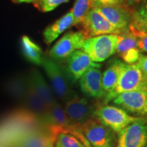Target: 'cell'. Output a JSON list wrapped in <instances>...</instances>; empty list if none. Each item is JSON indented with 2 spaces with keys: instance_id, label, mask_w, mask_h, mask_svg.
Masks as SVG:
<instances>
[{
  "instance_id": "cell-21",
  "label": "cell",
  "mask_w": 147,
  "mask_h": 147,
  "mask_svg": "<svg viewBox=\"0 0 147 147\" xmlns=\"http://www.w3.org/2000/svg\"><path fill=\"white\" fill-rule=\"evenodd\" d=\"M128 29L131 32H147V0H143L138 8L134 11Z\"/></svg>"
},
{
  "instance_id": "cell-1",
  "label": "cell",
  "mask_w": 147,
  "mask_h": 147,
  "mask_svg": "<svg viewBox=\"0 0 147 147\" xmlns=\"http://www.w3.org/2000/svg\"><path fill=\"white\" fill-rule=\"evenodd\" d=\"M40 119L44 127L57 136L60 133L69 134L80 140L87 147H91L82 134L80 127L69 120L64 108L59 102H55Z\"/></svg>"
},
{
  "instance_id": "cell-3",
  "label": "cell",
  "mask_w": 147,
  "mask_h": 147,
  "mask_svg": "<svg viewBox=\"0 0 147 147\" xmlns=\"http://www.w3.org/2000/svg\"><path fill=\"white\" fill-rule=\"evenodd\" d=\"M147 89V77L143 74L138 63H125L115 89L105 96L104 104L125 92Z\"/></svg>"
},
{
  "instance_id": "cell-9",
  "label": "cell",
  "mask_w": 147,
  "mask_h": 147,
  "mask_svg": "<svg viewBox=\"0 0 147 147\" xmlns=\"http://www.w3.org/2000/svg\"><path fill=\"white\" fill-rule=\"evenodd\" d=\"M86 39L81 31L68 32L56 42L49 53V57L55 61L66 59L71 53L81 49Z\"/></svg>"
},
{
  "instance_id": "cell-30",
  "label": "cell",
  "mask_w": 147,
  "mask_h": 147,
  "mask_svg": "<svg viewBox=\"0 0 147 147\" xmlns=\"http://www.w3.org/2000/svg\"><path fill=\"white\" fill-rule=\"evenodd\" d=\"M142 1L143 0H123V4L134 12L137 8V7L141 4Z\"/></svg>"
},
{
  "instance_id": "cell-16",
  "label": "cell",
  "mask_w": 147,
  "mask_h": 147,
  "mask_svg": "<svg viewBox=\"0 0 147 147\" xmlns=\"http://www.w3.org/2000/svg\"><path fill=\"white\" fill-rule=\"evenodd\" d=\"M28 79L37 93L43 100L47 109L50 108L55 102H57L51 88L49 87L39 70L32 69L29 73Z\"/></svg>"
},
{
  "instance_id": "cell-22",
  "label": "cell",
  "mask_w": 147,
  "mask_h": 147,
  "mask_svg": "<svg viewBox=\"0 0 147 147\" xmlns=\"http://www.w3.org/2000/svg\"><path fill=\"white\" fill-rule=\"evenodd\" d=\"M92 0H76L71 8L73 14V26H80L92 9Z\"/></svg>"
},
{
  "instance_id": "cell-24",
  "label": "cell",
  "mask_w": 147,
  "mask_h": 147,
  "mask_svg": "<svg viewBox=\"0 0 147 147\" xmlns=\"http://www.w3.org/2000/svg\"><path fill=\"white\" fill-rule=\"evenodd\" d=\"M118 36L119 40L116 51L117 54L121 55L129 49L136 47L137 38L128 28L120 34H118Z\"/></svg>"
},
{
  "instance_id": "cell-20",
  "label": "cell",
  "mask_w": 147,
  "mask_h": 147,
  "mask_svg": "<svg viewBox=\"0 0 147 147\" xmlns=\"http://www.w3.org/2000/svg\"><path fill=\"white\" fill-rule=\"evenodd\" d=\"M21 47L23 56L29 62L41 65L43 57L42 51L39 46L33 42L28 36H23L21 40Z\"/></svg>"
},
{
  "instance_id": "cell-13",
  "label": "cell",
  "mask_w": 147,
  "mask_h": 147,
  "mask_svg": "<svg viewBox=\"0 0 147 147\" xmlns=\"http://www.w3.org/2000/svg\"><path fill=\"white\" fill-rule=\"evenodd\" d=\"M66 72L73 82L79 80L91 67L100 68L101 65L93 61L87 53L82 50H76L66 59Z\"/></svg>"
},
{
  "instance_id": "cell-14",
  "label": "cell",
  "mask_w": 147,
  "mask_h": 147,
  "mask_svg": "<svg viewBox=\"0 0 147 147\" xmlns=\"http://www.w3.org/2000/svg\"><path fill=\"white\" fill-rule=\"evenodd\" d=\"M102 73L100 68L91 67L79 79L80 89L87 96L104 98L106 93L102 88Z\"/></svg>"
},
{
  "instance_id": "cell-23",
  "label": "cell",
  "mask_w": 147,
  "mask_h": 147,
  "mask_svg": "<svg viewBox=\"0 0 147 147\" xmlns=\"http://www.w3.org/2000/svg\"><path fill=\"white\" fill-rule=\"evenodd\" d=\"M27 87V78L16 77L11 80L7 85V90L10 95L16 100L23 104Z\"/></svg>"
},
{
  "instance_id": "cell-10",
  "label": "cell",
  "mask_w": 147,
  "mask_h": 147,
  "mask_svg": "<svg viewBox=\"0 0 147 147\" xmlns=\"http://www.w3.org/2000/svg\"><path fill=\"white\" fill-rule=\"evenodd\" d=\"M113 102L127 113L136 115H146L147 89L121 93L113 99Z\"/></svg>"
},
{
  "instance_id": "cell-32",
  "label": "cell",
  "mask_w": 147,
  "mask_h": 147,
  "mask_svg": "<svg viewBox=\"0 0 147 147\" xmlns=\"http://www.w3.org/2000/svg\"><path fill=\"white\" fill-rule=\"evenodd\" d=\"M37 0H16L17 3H35Z\"/></svg>"
},
{
  "instance_id": "cell-26",
  "label": "cell",
  "mask_w": 147,
  "mask_h": 147,
  "mask_svg": "<svg viewBox=\"0 0 147 147\" xmlns=\"http://www.w3.org/2000/svg\"><path fill=\"white\" fill-rule=\"evenodd\" d=\"M69 1V0H37L34 5L41 12H47L55 10L59 5L68 2Z\"/></svg>"
},
{
  "instance_id": "cell-25",
  "label": "cell",
  "mask_w": 147,
  "mask_h": 147,
  "mask_svg": "<svg viewBox=\"0 0 147 147\" xmlns=\"http://www.w3.org/2000/svg\"><path fill=\"white\" fill-rule=\"evenodd\" d=\"M55 147H87L80 140L69 134L60 133L57 136Z\"/></svg>"
},
{
  "instance_id": "cell-28",
  "label": "cell",
  "mask_w": 147,
  "mask_h": 147,
  "mask_svg": "<svg viewBox=\"0 0 147 147\" xmlns=\"http://www.w3.org/2000/svg\"><path fill=\"white\" fill-rule=\"evenodd\" d=\"M131 33L137 38V49L140 53H147V32L140 31Z\"/></svg>"
},
{
  "instance_id": "cell-18",
  "label": "cell",
  "mask_w": 147,
  "mask_h": 147,
  "mask_svg": "<svg viewBox=\"0 0 147 147\" xmlns=\"http://www.w3.org/2000/svg\"><path fill=\"white\" fill-rule=\"evenodd\" d=\"M23 104L24 108L39 118H41L48 110L43 100L29 82L28 77H27V91Z\"/></svg>"
},
{
  "instance_id": "cell-27",
  "label": "cell",
  "mask_w": 147,
  "mask_h": 147,
  "mask_svg": "<svg viewBox=\"0 0 147 147\" xmlns=\"http://www.w3.org/2000/svg\"><path fill=\"white\" fill-rule=\"evenodd\" d=\"M140 51L136 47L133 48V49H129V50L125 51V53H122L121 55V57L126 63L131 65V64L138 63L140 57Z\"/></svg>"
},
{
  "instance_id": "cell-7",
  "label": "cell",
  "mask_w": 147,
  "mask_h": 147,
  "mask_svg": "<svg viewBox=\"0 0 147 147\" xmlns=\"http://www.w3.org/2000/svg\"><path fill=\"white\" fill-rule=\"evenodd\" d=\"M64 102L66 115L76 125L81 127L86 121L94 117L95 107L90 104L87 99L80 97L75 91Z\"/></svg>"
},
{
  "instance_id": "cell-17",
  "label": "cell",
  "mask_w": 147,
  "mask_h": 147,
  "mask_svg": "<svg viewBox=\"0 0 147 147\" xmlns=\"http://www.w3.org/2000/svg\"><path fill=\"white\" fill-rule=\"evenodd\" d=\"M74 17L71 10L48 26L43 32L45 42L49 45L54 42L62 33L73 26Z\"/></svg>"
},
{
  "instance_id": "cell-29",
  "label": "cell",
  "mask_w": 147,
  "mask_h": 147,
  "mask_svg": "<svg viewBox=\"0 0 147 147\" xmlns=\"http://www.w3.org/2000/svg\"><path fill=\"white\" fill-rule=\"evenodd\" d=\"M123 3V0H92V8L102 6H110V5H121Z\"/></svg>"
},
{
  "instance_id": "cell-12",
  "label": "cell",
  "mask_w": 147,
  "mask_h": 147,
  "mask_svg": "<svg viewBox=\"0 0 147 147\" xmlns=\"http://www.w3.org/2000/svg\"><path fill=\"white\" fill-rule=\"evenodd\" d=\"M94 9L121 33L128 28L134 12L123 4L97 7Z\"/></svg>"
},
{
  "instance_id": "cell-8",
  "label": "cell",
  "mask_w": 147,
  "mask_h": 147,
  "mask_svg": "<svg viewBox=\"0 0 147 147\" xmlns=\"http://www.w3.org/2000/svg\"><path fill=\"white\" fill-rule=\"evenodd\" d=\"M147 121L140 118L117 135L116 147H146Z\"/></svg>"
},
{
  "instance_id": "cell-11",
  "label": "cell",
  "mask_w": 147,
  "mask_h": 147,
  "mask_svg": "<svg viewBox=\"0 0 147 147\" xmlns=\"http://www.w3.org/2000/svg\"><path fill=\"white\" fill-rule=\"evenodd\" d=\"M80 26V31L84 34L86 39L102 35L121 34L94 8L90 10Z\"/></svg>"
},
{
  "instance_id": "cell-19",
  "label": "cell",
  "mask_w": 147,
  "mask_h": 147,
  "mask_svg": "<svg viewBox=\"0 0 147 147\" xmlns=\"http://www.w3.org/2000/svg\"><path fill=\"white\" fill-rule=\"evenodd\" d=\"M125 63L120 59H115L102 74V88L106 95L115 89Z\"/></svg>"
},
{
  "instance_id": "cell-15",
  "label": "cell",
  "mask_w": 147,
  "mask_h": 147,
  "mask_svg": "<svg viewBox=\"0 0 147 147\" xmlns=\"http://www.w3.org/2000/svg\"><path fill=\"white\" fill-rule=\"evenodd\" d=\"M56 138L57 136L43 128L18 139L11 147H55Z\"/></svg>"
},
{
  "instance_id": "cell-5",
  "label": "cell",
  "mask_w": 147,
  "mask_h": 147,
  "mask_svg": "<svg viewBox=\"0 0 147 147\" xmlns=\"http://www.w3.org/2000/svg\"><path fill=\"white\" fill-rule=\"evenodd\" d=\"M94 116L117 135L128 125L140 119L129 115L120 108L106 104L97 105L95 107Z\"/></svg>"
},
{
  "instance_id": "cell-6",
  "label": "cell",
  "mask_w": 147,
  "mask_h": 147,
  "mask_svg": "<svg viewBox=\"0 0 147 147\" xmlns=\"http://www.w3.org/2000/svg\"><path fill=\"white\" fill-rule=\"evenodd\" d=\"M80 128L91 147H116L117 146V134L94 117L86 121Z\"/></svg>"
},
{
  "instance_id": "cell-31",
  "label": "cell",
  "mask_w": 147,
  "mask_h": 147,
  "mask_svg": "<svg viewBox=\"0 0 147 147\" xmlns=\"http://www.w3.org/2000/svg\"><path fill=\"white\" fill-rule=\"evenodd\" d=\"M137 63L143 74L147 77V55L141 54Z\"/></svg>"
},
{
  "instance_id": "cell-4",
  "label": "cell",
  "mask_w": 147,
  "mask_h": 147,
  "mask_svg": "<svg viewBox=\"0 0 147 147\" xmlns=\"http://www.w3.org/2000/svg\"><path fill=\"white\" fill-rule=\"evenodd\" d=\"M118 34L102 35L84 40L81 50L94 62H102L113 55L117 51Z\"/></svg>"
},
{
  "instance_id": "cell-33",
  "label": "cell",
  "mask_w": 147,
  "mask_h": 147,
  "mask_svg": "<svg viewBox=\"0 0 147 147\" xmlns=\"http://www.w3.org/2000/svg\"><path fill=\"white\" fill-rule=\"evenodd\" d=\"M0 147H11V145L0 142Z\"/></svg>"
},
{
  "instance_id": "cell-2",
  "label": "cell",
  "mask_w": 147,
  "mask_h": 147,
  "mask_svg": "<svg viewBox=\"0 0 147 147\" xmlns=\"http://www.w3.org/2000/svg\"><path fill=\"white\" fill-rule=\"evenodd\" d=\"M41 65L49 79L54 96L58 100L65 102L74 92L71 89L73 82L67 75L65 67H61L55 61L46 55L44 56Z\"/></svg>"
}]
</instances>
